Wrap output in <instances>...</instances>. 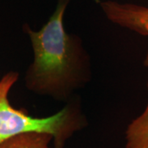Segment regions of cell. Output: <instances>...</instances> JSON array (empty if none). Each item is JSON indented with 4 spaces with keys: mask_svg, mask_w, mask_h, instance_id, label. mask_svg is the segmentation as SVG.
<instances>
[{
    "mask_svg": "<svg viewBox=\"0 0 148 148\" xmlns=\"http://www.w3.org/2000/svg\"><path fill=\"white\" fill-rule=\"evenodd\" d=\"M69 0H58L52 16L39 31L24 27L34 60L26 73V86L40 95L69 101L91 79L89 53L78 36L65 31L64 12Z\"/></svg>",
    "mask_w": 148,
    "mask_h": 148,
    "instance_id": "cell-1",
    "label": "cell"
},
{
    "mask_svg": "<svg viewBox=\"0 0 148 148\" xmlns=\"http://www.w3.org/2000/svg\"><path fill=\"white\" fill-rule=\"evenodd\" d=\"M18 77V73L9 72L0 80V143L25 132H46L53 137V148H64L74 133L87 126L81 101L76 97L54 114L44 118L32 117L25 109L12 106L8 93Z\"/></svg>",
    "mask_w": 148,
    "mask_h": 148,
    "instance_id": "cell-2",
    "label": "cell"
},
{
    "mask_svg": "<svg viewBox=\"0 0 148 148\" xmlns=\"http://www.w3.org/2000/svg\"><path fill=\"white\" fill-rule=\"evenodd\" d=\"M101 7L111 22L143 36H148L147 7L110 0L101 2ZM143 64L148 68V51Z\"/></svg>",
    "mask_w": 148,
    "mask_h": 148,
    "instance_id": "cell-3",
    "label": "cell"
},
{
    "mask_svg": "<svg viewBox=\"0 0 148 148\" xmlns=\"http://www.w3.org/2000/svg\"><path fill=\"white\" fill-rule=\"evenodd\" d=\"M147 86L148 90V81ZM125 140V148H148V99L144 111L127 125Z\"/></svg>",
    "mask_w": 148,
    "mask_h": 148,
    "instance_id": "cell-4",
    "label": "cell"
},
{
    "mask_svg": "<svg viewBox=\"0 0 148 148\" xmlns=\"http://www.w3.org/2000/svg\"><path fill=\"white\" fill-rule=\"evenodd\" d=\"M52 135L46 132H31L16 135L0 143V148H53Z\"/></svg>",
    "mask_w": 148,
    "mask_h": 148,
    "instance_id": "cell-5",
    "label": "cell"
}]
</instances>
